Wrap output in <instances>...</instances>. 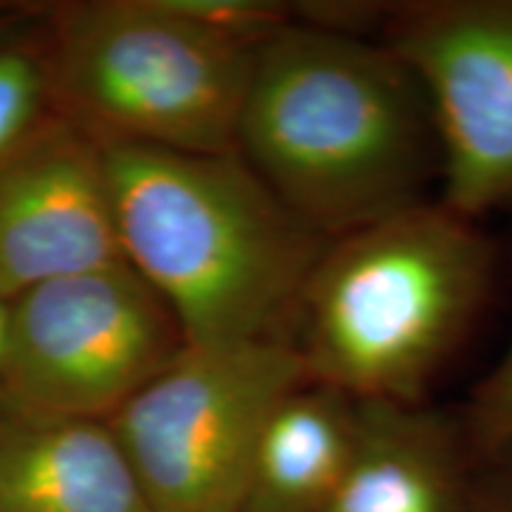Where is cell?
Masks as SVG:
<instances>
[{
  "label": "cell",
  "instance_id": "obj_14",
  "mask_svg": "<svg viewBox=\"0 0 512 512\" xmlns=\"http://www.w3.org/2000/svg\"><path fill=\"white\" fill-rule=\"evenodd\" d=\"M294 22L306 27L330 31V34L368 38L373 29L384 34L396 3H368V0H335V3H299L292 5Z\"/></svg>",
  "mask_w": 512,
  "mask_h": 512
},
{
  "label": "cell",
  "instance_id": "obj_15",
  "mask_svg": "<svg viewBox=\"0 0 512 512\" xmlns=\"http://www.w3.org/2000/svg\"><path fill=\"white\" fill-rule=\"evenodd\" d=\"M8 309H10V302H5V299L0 297V368H3L5 337H8Z\"/></svg>",
  "mask_w": 512,
  "mask_h": 512
},
{
  "label": "cell",
  "instance_id": "obj_1",
  "mask_svg": "<svg viewBox=\"0 0 512 512\" xmlns=\"http://www.w3.org/2000/svg\"><path fill=\"white\" fill-rule=\"evenodd\" d=\"M238 157L328 240L427 202L430 102L387 43L292 22L254 55Z\"/></svg>",
  "mask_w": 512,
  "mask_h": 512
},
{
  "label": "cell",
  "instance_id": "obj_6",
  "mask_svg": "<svg viewBox=\"0 0 512 512\" xmlns=\"http://www.w3.org/2000/svg\"><path fill=\"white\" fill-rule=\"evenodd\" d=\"M183 347L162 297L126 261H114L12 299L0 396L110 422Z\"/></svg>",
  "mask_w": 512,
  "mask_h": 512
},
{
  "label": "cell",
  "instance_id": "obj_3",
  "mask_svg": "<svg viewBox=\"0 0 512 512\" xmlns=\"http://www.w3.org/2000/svg\"><path fill=\"white\" fill-rule=\"evenodd\" d=\"M494 261L475 221L444 202L330 240L292 337L309 377L358 401L420 403L475 323Z\"/></svg>",
  "mask_w": 512,
  "mask_h": 512
},
{
  "label": "cell",
  "instance_id": "obj_9",
  "mask_svg": "<svg viewBox=\"0 0 512 512\" xmlns=\"http://www.w3.org/2000/svg\"><path fill=\"white\" fill-rule=\"evenodd\" d=\"M0 512H152L105 420L0 396Z\"/></svg>",
  "mask_w": 512,
  "mask_h": 512
},
{
  "label": "cell",
  "instance_id": "obj_16",
  "mask_svg": "<svg viewBox=\"0 0 512 512\" xmlns=\"http://www.w3.org/2000/svg\"><path fill=\"white\" fill-rule=\"evenodd\" d=\"M3 27H5V24H3V22H0V38H3Z\"/></svg>",
  "mask_w": 512,
  "mask_h": 512
},
{
  "label": "cell",
  "instance_id": "obj_2",
  "mask_svg": "<svg viewBox=\"0 0 512 512\" xmlns=\"http://www.w3.org/2000/svg\"><path fill=\"white\" fill-rule=\"evenodd\" d=\"M121 259L169 306L185 344L294 342L328 238L238 155L100 138Z\"/></svg>",
  "mask_w": 512,
  "mask_h": 512
},
{
  "label": "cell",
  "instance_id": "obj_4",
  "mask_svg": "<svg viewBox=\"0 0 512 512\" xmlns=\"http://www.w3.org/2000/svg\"><path fill=\"white\" fill-rule=\"evenodd\" d=\"M43 46L57 112L98 138L238 155L256 53L200 29L166 0L60 5Z\"/></svg>",
  "mask_w": 512,
  "mask_h": 512
},
{
  "label": "cell",
  "instance_id": "obj_12",
  "mask_svg": "<svg viewBox=\"0 0 512 512\" xmlns=\"http://www.w3.org/2000/svg\"><path fill=\"white\" fill-rule=\"evenodd\" d=\"M57 112L46 46L0 38V162Z\"/></svg>",
  "mask_w": 512,
  "mask_h": 512
},
{
  "label": "cell",
  "instance_id": "obj_8",
  "mask_svg": "<svg viewBox=\"0 0 512 512\" xmlns=\"http://www.w3.org/2000/svg\"><path fill=\"white\" fill-rule=\"evenodd\" d=\"M121 259L105 152L53 112L0 162V297Z\"/></svg>",
  "mask_w": 512,
  "mask_h": 512
},
{
  "label": "cell",
  "instance_id": "obj_5",
  "mask_svg": "<svg viewBox=\"0 0 512 512\" xmlns=\"http://www.w3.org/2000/svg\"><path fill=\"white\" fill-rule=\"evenodd\" d=\"M309 380L290 339L185 344L110 420L152 512H242L268 418Z\"/></svg>",
  "mask_w": 512,
  "mask_h": 512
},
{
  "label": "cell",
  "instance_id": "obj_7",
  "mask_svg": "<svg viewBox=\"0 0 512 512\" xmlns=\"http://www.w3.org/2000/svg\"><path fill=\"white\" fill-rule=\"evenodd\" d=\"M384 43L425 88L448 209L475 221L512 200V0L396 3Z\"/></svg>",
  "mask_w": 512,
  "mask_h": 512
},
{
  "label": "cell",
  "instance_id": "obj_13",
  "mask_svg": "<svg viewBox=\"0 0 512 512\" xmlns=\"http://www.w3.org/2000/svg\"><path fill=\"white\" fill-rule=\"evenodd\" d=\"M470 437L486 453L512 448V342L501 361L472 392Z\"/></svg>",
  "mask_w": 512,
  "mask_h": 512
},
{
  "label": "cell",
  "instance_id": "obj_11",
  "mask_svg": "<svg viewBox=\"0 0 512 512\" xmlns=\"http://www.w3.org/2000/svg\"><path fill=\"white\" fill-rule=\"evenodd\" d=\"M358 430V399L304 382L275 406L252 465L242 512H325Z\"/></svg>",
  "mask_w": 512,
  "mask_h": 512
},
{
  "label": "cell",
  "instance_id": "obj_10",
  "mask_svg": "<svg viewBox=\"0 0 512 512\" xmlns=\"http://www.w3.org/2000/svg\"><path fill=\"white\" fill-rule=\"evenodd\" d=\"M325 512H465L453 430L422 401H358L354 451Z\"/></svg>",
  "mask_w": 512,
  "mask_h": 512
}]
</instances>
